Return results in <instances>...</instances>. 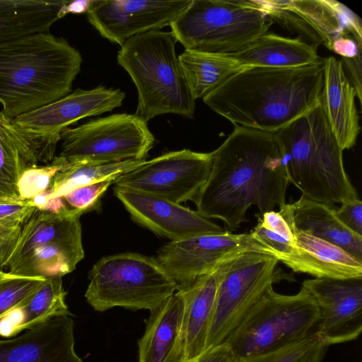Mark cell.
Here are the masks:
<instances>
[{
  "mask_svg": "<svg viewBox=\"0 0 362 362\" xmlns=\"http://www.w3.org/2000/svg\"><path fill=\"white\" fill-rule=\"evenodd\" d=\"M211 157L209 177L194 200L202 216L235 230L248 221L251 206L262 214L286 204L289 182L275 133L235 126Z\"/></svg>",
  "mask_w": 362,
  "mask_h": 362,
  "instance_id": "obj_1",
  "label": "cell"
},
{
  "mask_svg": "<svg viewBox=\"0 0 362 362\" xmlns=\"http://www.w3.org/2000/svg\"><path fill=\"white\" fill-rule=\"evenodd\" d=\"M325 67V58L298 67H247L202 99L235 126L276 133L321 103Z\"/></svg>",
  "mask_w": 362,
  "mask_h": 362,
  "instance_id": "obj_2",
  "label": "cell"
},
{
  "mask_svg": "<svg viewBox=\"0 0 362 362\" xmlns=\"http://www.w3.org/2000/svg\"><path fill=\"white\" fill-rule=\"evenodd\" d=\"M80 52L50 32L0 43V103L8 119L72 92L81 71Z\"/></svg>",
  "mask_w": 362,
  "mask_h": 362,
  "instance_id": "obj_3",
  "label": "cell"
},
{
  "mask_svg": "<svg viewBox=\"0 0 362 362\" xmlns=\"http://www.w3.org/2000/svg\"><path fill=\"white\" fill-rule=\"evenodd\" d=\"M289 183L329 206L358 197L321 103L275 133Z\"/></svg>",
  "mask_w": 362,
  "mask_h": 362,
  "instance_id": "obj_4",
  "label": "cell"
},
{
  "mask_svg": "<svg viewBox=\"0 0 362 362\" xmlns=\"http://www.w3.org/2000/svg\"><path fill=\"white\" fill-rule=\"evenodd\" d=\"M171 31L151 30L127 40L117 55L138 93L135 115L145 122L165 114L194 118L193 97L175 53Z\"/></svg>",
  "mask_w": 362,
  "mask_h": 362,
  "instance_id": "obj_5",
  "label": "cell"
},
{
  "mask_svg": "<svg viewBox=\"0 0 362 362\" xmlns=\"http://www.w3.org/2000/svg\"><path fill=\"white\" fill-rule=\"evenodd\" d=\"M272 21L257 0H191L170 27L185 49L226 55L267 33Z\"/></svg>",
  "mask_w": 362,
  "mask_h": 362,
  "instance_id": "obj_6",
  "label": "cell"
},
{
  "mask_svg": "<svg viewBox=\"0 0 362 362\" xmlns=\"http://www.w3.org/2000/svg\"><path fill=\"white\" fill-rule=\"evenodd\" d=\"M69 207L51 212L37 209L22 228L4 267L28 277H62L84 257L80 217Z\"/></svg>",
  "mask_w": 362,
  "mask_h": 362,
  "instance_id": "obj_7",
  "label": "cell"
},
{
  "mask_svg": "<svg viewBox=\"0 0 362 362\" xmlns=\"http://www.w3.org/2000/svg\"><path fill=\"white\" fill-rule=\"evenodd\" d=\"M317 303L303 286L293 295L269 287L225 343L240 359L272 351L316 333Z\"/></svg>",
  "mask_w": 362,
  "mask_h": 362,
  "instance_id": "obj_8",
  "label": "cell"
},
{
  "mask_svg": "<svg viewBox=\"0 0 362 362\" xmlns=\"http://www.w3.org/2000/svg\"><path fill=\"white\" fill-rule=\"evenodd\" d=\"M85 297L97 311L156 308L177 291L156 258L125 252L101 258L88 275Z\"/></svg>",
  "mask_w": 362,
  "mask_h": 362,
  "instance_id": "obj_9",
  "label": "cell"
},
{
  "mask_svg": "<svg viewBox=\"0 0 362 362\" xmlns=\"http://www.w3.org/2000/svg\"><path fill=\"white\" fill-rule=\"evenodd\" d=\"M272 21L311 41L322 45L342 60L361 57L360 18L334 0H257Z\"/></svg>",
  "mask_w": 362,
  "mask_h": 362,
  "instance_id": "obj_10",
  "label": "cell"
},
{
  "mask_svg": "<svg viewBox=\"0 0 362 362\" xmlns=\"http://www.w3.org/2000/svg\"><path fill=\"white\" fill-rule=\"evenodd\" d=\"M60 141L58 156L67 163L104 164L145 159L155 137L141 118L122 113L67 127Z\"/></svg>",
  "mask_w": 362,
  "mask_h": 362,
  "instance_id": "obj_11",
  "label": "cell"
},
{
  "mask_svg": "<svg viewBox=\"0 0 362 362\" xmlns=\"http://www.w3.org/2000/svg\"><path fill=\"white\" fill-rule=\"evenodd\" d=\"M279 260L246 252L231 259L219 281L206 349L224 344L248 312L276 279Z\"/></svg>",
  "mask_w": 362,
  "mask_h": 362,
  "instance_id": "obj_12",
  "label": "cell"
},
{
  "mask_svg": "<svg viewBox=\"0 0 362 362\" xmlns=\"http://www.w3.org/2000/svg\"><path fill=\"white\" fill-rule=\"evenodd\" d=\"M211 165V152L182 149L146 160L115 178L113 184L180 204L194 202L209 177Z\"/></svg>",
  "mask_w": 362,
  "mask_h": 362,
  "instance_id": "obj_13",
  "label": "cell"
},
{
  "mask_svg": "<svg viewBox=\"0 0 362 362\" xmlns=\"http://www.w3.org/2000/svg\"><path fill=\"white\" fill-rule=\"evenodd\" d=\"M246 252L272 255L250 233L224 230L170 241L159 248L156 259L180 288L211 273L226 260Z\"/></svg>",
  "mask_w": 362,
  "mask_h": 362,
  "instance_id": "obj_14",
  "label": "cell"
},
{
  "mask_svg": "<svg viewBox=\"0 0 362 362\" xmlns=\"http://www.w3.org/2000/svg\"><path fill=\"white\" fill-rule=\"evenodd\" d=\"M125 93L120 89L99 86L90 90L77 88L66 96L20 115L12 123L20 130L56 150L62 132L78 120L111 112L122 105Z\"/></svg>",
  "mask_w": 362,
  "mask_h": 362,
  "instance_id": "obj_15",
  "label": "cell"
},
{
  "mask_svg": "<svg viewBox=\"0 0 362 362\" xmlns=\"http://www.w3.org/2000/svg\"><path fill=\"white\" fill-rule=\"evenodd\" d=\"M191 0L89 1L87 20L101 36L122 46L127 40L170 23Z\"/></svg>",
  "mask_w": 362,
  "mask_h": 362,
  "instance_id": "obj_16",
  "label": "cell"
},
{
  "mask_svg": "<svg viewBox=\"0 0 362 362\" xmlns=\"http://www.w3.org/2000/svg\"><path fill=\"white\" fill-rule=\"evenodd\" d=\"M320 312L317 337L329 346L356 339L362 332V278L303 281Z\"/></svg>",
  "mask_w": 362,
  "mask_h": 362,
  "instance_id": "obj_17",
  "label": "cell"
},
{
  "mask_svg": "<svg viewBox=\"0 0 362 362\" xmlns=\"http://www.w3.org/2000/svg\"><path fill=\"white\" fill-rule=\"evenodd\" d=\"M114 193L135 222L170 241L224 231L197 211L162 197L117 186Z\"/></svg>",
  "mask_w": 362,
  "mask_h": 362,
  "instance_id": "obj_18",
  "label": "cell"
},
{
  "mask_svg": "<svg viewBox=\"0 0 362 362\" xmlns=\"http://www.w3.org/2000/svg\"><path fill=\"white\" fill-rule=\"evenodd\" d=\"M69 316L53 317L17 337L0 339V362H83L74 350Z\"/></svg>",
  "mask_w": 362,
  "mask_h": 362,
  "instance_id": "obj_19",
  "label": "cell"
},
{
  "mask_svg": "<svg viewBox=\"0 0 362 362\" xmlns=\"http://www.w3.org/2000/svg\"><path fill=\"white\" fill-rule=\"evenodd\" d=\"M49 147L16 127L0 111V204L23 201L18 184L28 168L43 165L55 156Z\"/></svg>",
  "mask_w": 362,
  "mask_h": 362,
  "instance_id": "obj_20",
  "label": "cell"
},
{
  "mask_svg": "<svg viewBox=\"0 0 362 362\" xmlns=\"http://www.w3.org/2000/svg\"><path fill=\"white\" fill-rule=\"evenodd\" d=\"M185 300L177 290L151 310L139 341V362H184Z\"/></svg>",
  "mask_w": 362,
  "mask_h": 362,
  "instance_id": "obj_21",
  "label": "cell"
},
{
  "mask_svg": "<svg viewBox=\"0 0 362 362\" xmlns=\"http://www.w3.org/2000/svg\"><path fill=\"white\" fill-rule=\"evenodd\" d=\"M356 90L346 74L343 63L334 57L325 58L321 105L341 149L351 148L360 131Z\"/></svg>",
  "mask_w": 362,
  "mask_h": 362,
  "instance_id": "obj_22",
  "label": "cell"
},
{
  "mask_svg": "<svg viewBox=\"0 0 362 362\" xmlns=\"http://www.w3.org/2000/svg\"><path fill=\"white\" fill-rule=\"evenodd\" d=\"M281 262L294 272L315 278H362V260L341 247L301 231L296 249Z\"/></svg>",
  "mask_w": 362,
  "mask_h": 362,
  "instance_id": "obj_23",
  "label": "cell"
},
{
  "mask_svg": "<svg viewBox=\"0 0 362 362\" xmlns=\"http://www.w3.org/2000/svg\"><path fill=\"white\" fill-rule=\"evenodd\" d=\"M233 258L226 260L211 273L199 278L189 286L177 289L182 291L185 300L184 361L197 357L206 349L218 286L229 261Z\"/></svg>",
  "mask_w": 362,
  "mask_h": 362,
  "instance_id": "obj_24",
  "label": "cell"
},
{
  "mask_svg": "<svg viewBox=\"0 0 362 362\" xmlns=\"http://www.w3.org/2000/svg\"><path fill=\"white\" fill-rule=\"evenodd\" d=\"M245 67L292 68L320 59L317 47L300 38L264 33L241 50L225 55Z\"/></svg>",
  "mask_w": 362,
  "mask_h": 362,
  "instance_id": "obj_25",
  "label": "cell"
},
{
  "mask_svg": "<svg viewBox=\"0 0 362 362\" xmlns=\"http://www.w3.org/2000/svg\"><path fill=\"white\" fill-rule=\"evenodd\" d=\"M291 204L298 231L336 245L362 260V236L351 231L339 220L332 206L302 196Z\"/></svg>",
  "mask_w": 362,
  "mask_h": 362,
  "instance_id": "obj_26",
  "label": "cell"
},
{
  "mask_svg": "<svg viewBox=\"0 0 362 362\" xmlns=\"http://www.w3.org/2000/svg\"><path fill=\"white\" fill-rule=\"evenodd\" d=\"M65 0H0V43L49 32Z\"/></svg>",
  "mask_w": 362,
  "mask_h": 362,
  "instance_id": "obj_27",
  "label": "cell"
},
{
  "mask_svg": "<svg viewBox=\"0 0 362 362\" xmlns=\"http://www.w3.org/2000/svg\"><path fill=\"white\" fill-rule=\"evenodd\" d=\"M195 100L203 98L228 78L247 67L225 55L185 49L178 57Z\"/></svg>",
  "mask_w": 362,
  "mask_h": 362,
  "instance_id": "obj_28",
  "label": "cell"
},
{
  "mask_svg": "<svg viewBox=\"0 0 362 362\" xmlns=\"http://www.w3.org/2000/svg\"><path fill=\"white\" fill-rule=\"evenodd\" d=\"M146 160H127L121 162L90 164L68 163L54 177L48 189L42 193L47 199L61 197L69 192L92 183L115 180L124 173L143 164Z\"/></svg>",
  "mask_w": 362,
  "mask_h": 362,
  "instance_id": "obj_29",
  "label": "cell"
},
{
  "mask_svg": "<svg viewBox=\"0 0 362 362\" xmlns=\"http://www.w3.org/2000/svg\"><path fill=\"white\" fill-rule=\"evenodd\" d=\"M66 295L62 277L45 279L18 307L17 312L21 317L16 329L26 330L53 317L70 315L65 303Z\"/></svg>",
  "mask_w": 362,
  "mask_h": 362,
  "instance_id": "obj_30",
  "label": "cell"
},
{
  "mask_svg": "<svg viewBox=\"0 0 362 362\" xmlns=\"http://www.w3.org/2000/svg\"><path fill=\"white\" fill-rule=\"evenodd\" d=\"M257 223L250 233L266 246L279 262L293 253L297 233L291 204H285L278 211L272 210L257 216Z\"/></svg>",
  "mask_w": 362,
  "mask_h": 362,
  "instance_id": "obj_31",
  "label": "cell"
},
{
  "mask_svg": "<svg viewBox=\"0 0 362 362\" xmlns=\"http://www.w3.org/2000/svg\"><path fill=\"white\" fill-rule=\"evenodd\" d=\"M35 210L28 200L0 204V267H4L23 226Z\"/></svg>",
  "mask_w": 362,
  "mask_h": 362,
  "instance_id": "obj_32",
  "label": "cell"
},
{
  "mask_svg": "<svg viewBox=\"0 0 362 362\" xmlns=\"http://www.w3.org/2000/svg\"><path fill=\"white\" fill-rule=\"evenodd\" d=\"M328 347L315 334L280 349L242 358L239 362H322Z\"/></svg>",
  "mask_w": 362,
  "mask_h": 362,
  "instance_id": "obj_33",
  "label": "cell"
},
{
  "mask_svg": "<svg viewBox=\"0 0 362 362\" xmlns=\"http://www.w3.org/2000/svg\"><path fill=\"white\" fill-rule=\"evenodd\" d=\"M45 278L28 277L0 272V319L17 310L20 304L45 281Z\"/></svg>",
  "mask_w": 362,
  "mask_h": 362,
  "instance_id": "obj_34",
  "label": "cell"
},
{
  "mask_svg": "<svg viewBox=\"0 0 362 362\" xmlns=\"http://www.w3.org/2000/svg\"><path fill=\"white\" fill-rule=\"evenodd\" d=\"M67 164L64 158L55 156L48 164L26 168L18 184L21 197L28 200L45 192L55 175Z\"/></svg>",
  "mask_w": 362,
  "mask_h": 362,
  "instance_id": "obj_35",
  "label": "cell"
},
{
  "mask_svg": "<svg viewBox=\"0 0 362 362\" xmlns=\"http://www.w3.org/2000/svg\"><path fill=\"white\" fill-rule=\"evenodd\" d=\"M114 180H107L76 188L63 195L66 205L82 214L98 207L100 198Z\"/></svg>",
  "mask_w": 362,
  "mask_h": 362,
  "instance_id": "obj_36",
  "label": "cell"
},
{
  "mask_svg": "<svg viewBox=\"0 0 362 362\" xmlns=\"http://www.w3.org/2000/svg\"><path fill=\"white\" fill-rule=\"evenodd\" d=\"M336 214L348 229L362 236V202L358 197L341 203Z\"/></svg>",
  "mask_w": 362,
  "mask_h": 362,
  "instance_id": "obj_37",
  "label": "cell"
},
{
  "mask_svg": "<svg viewBox=\"0 0 362 362\" xmlns=\"http://www.w3.org/2000/svg\"><path fill=\"white\" fill-rule=\"evenodd\" d=\"M228 344L224 343L206 349L197 357L184 362H239Z\"/></svg>",
  "mask_w": 362,
  "mask_h": 362,
  "instance_id": "obj_38",
  "label": "cell"
},
{
  "mask_svg": "<svg viewBox=\"0 0 362 362\" xmlns=\"http://www.w3.org/2000/svg\"><path fill=\"white\" fill-rule=\"evenodd\" d=\"M1 272V270L0 269V272Z\"/></svg>",
  "mask_w": 362,
  "mask_h": 362,
  "instance_id": "obj_39",
  "label": "cell"
}]
</instances>
